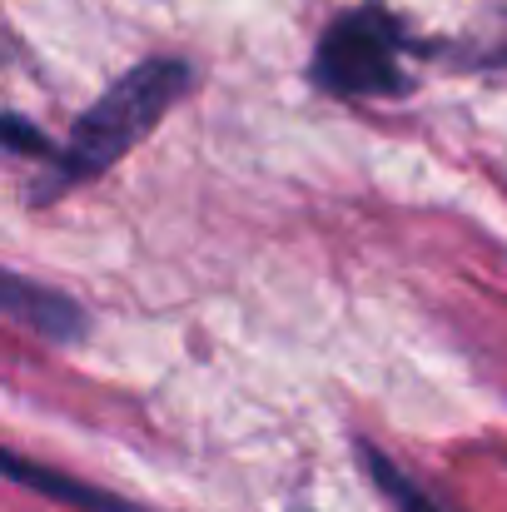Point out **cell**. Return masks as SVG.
I'll return each instance as SVG.
<instances>
[{
	"instance_id": "1",
	"label": "cell",
	"mask_w": 507,
	"mask_h": 512,
	"mask_svg": "<svg viewBox=\"0 0 507 512\" xmlns=\"http://www.w3.org/2000/svg\"><path fill=\"white\" fill-rule=\"evenodd\" d=\"M194 85V70L174 55H155V60H140L130 75H120L70 130V140L50 155V194L60 189H75V184H90L110 165H120L169 110L184 100V90Z\"/></svg>"
},
{
	"instance_id": "2",
	"label": "cell",
	"mask_w": 507,
	"mask_h": 512,
	"mask_svg": "<svg viewBox=\"0 0 507 512\" xmlns=\"http://www.w3.org/2000/svg\"><path fill=\"white\" fill-rule=\"evenodd\" d=\"M403 50H408V35L383 5L343 10L314 45V85L338 100L408 95L413 80H408Z\"/></svg>"
},
{
	"instance_id": "3",
	"label": "cell",
	"mask_w": 507,
	"mask_h": 512,
	"mask_svg": "<svg viewBox=\"0 0 507 512\" xmlns=\"http://www.w3.org/2000/svg\"><path fill=\"white\" fill-rule=\"evenodd\" d=\"M0 319H10V324H20L50 343H75L90 334V319L70 294L35 284L25 274H10V269H0Z\"/></svg>"
},
{
	"instance_id": "4",
	"label": "cell",
	"mask_w": 507,
	"mask_h": 512,
	"mask_svg": "<svg viewBox=\"0 0 507 512\" xmlns=\"http://www.w3.org/2000/svg\"><path fill=\"white\" fill-rule=\"evenodd\" d=\"M0 478H10V483H20V488H30L40 498H55V503H65L75 512H145L135 503H125V498H115V493H105V488H95V483L65 478V473H55L45 463H30L15 448H0Z\"/></svg>"
},
{
	"instance_id": "5",
	"label": "cell",
	"mask_w": 507,
	"mask_h": 512,
	"mask_svg": "<svg viewBox=\"0 0 507 512\" xmlns=\"http://www.w3.org/2000/svg\"><path fill=\"white\" fill-rule=\"evenodd\" d=\"M358 458H363V468H368V478L378 483V493L393 503L398 512H453V508H443L428 488H418L388 453H378L373 443H358Z\"/></svg>"
},
{
	"instance_id": "6",
	"label": "cell",
	"mask_w": 507,
	"mask_h": 512,
	"mask_svg": "<svg viewBox=\"0 0 507 512\" xmlns=\"http://www.w3.org/2000/svg\"><path fill=\"white\" fill-rule=\"evenodd\" d=\"M503 60H507V55H503Z\"/></svg>"
}]
</instances>
